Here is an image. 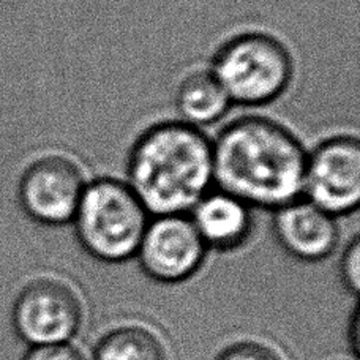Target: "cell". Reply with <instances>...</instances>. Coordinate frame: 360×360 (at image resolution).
Segmentation results:
<instances>
[{
    "instance_id": "11",
    "label": "cell",
    "mask_w": 360,
    "mask_h": 360,
    "mask_svg": "<svg viewBox=\"0 0 360 360\" xmlns=\"http://www.w3.org/2000/svg\"><path fill=\"white\" fill-rule=\"evenodd\" d=\"M233 106L220 82L210 70H196L179 82L176 90V109L179 120L199 128L221 120Z\"/></svg>"
},
{
    "instance_id": "10",
    "label": "cell",
    "mask_w": 360,
    "mask_h": 360,
    "mask_svg": "<svg viewBox=\"0 0 360 360\" xmlns=\"http://www.w3.org/2000/svg\"><path fill=\"white\" fill-rule=\"evenodd\" d=\"M207 250L233 252L253 233V209L229 193L212 188L188 214Z\"/></svg>"
},
{
    "instance_id": "16",
    "label": "cell",
    "mask_w": 360,
    "mask_h": 360,
    "mask_svg": "<svg viewBox=\"0 0 360 360\" xmlns=\"http://www.w3.org/2000/svg\"><path fill=\"white\" fill-rule=\"evenodd\" d=\"M340 360H348V359H340Z\"/></svg>"
},
{
    "instance_id": "4",
    "label": "cell",
    "mask_w": 360,
    "mask_h": 360,
    "mask_svg": "<svg viewBox=\"0 0 360 360\" xmlns=\"http://www.w3.org/2000/svg\"><path fill=\"white\" fill-rule=\"evenodd\" d=\"M209 70L233 105L259 108L285 95L294 78V60L274 35L242 32L217 49Z\"/></svg>"
},
{
    "instance_id": "14",
    "label": "cell",
    "mask_w": 360,
    "mask_h": 360,
    "mask_svg": "<svg viewBox=\"0 0 360 360\" xmlns=\"http://www.w3.org/2000/svg\"><path fill=\"white\" fill-rule=\"evenodd\" d=\"M217 360H283L278 352L258 342H242L228 346Z\"/></svg>"
},
{
    "instance_id": "3",
    "label": "cell",
    "mask_w": 360,
    "mask_h": 360,
    "mask_svg": "<svg viewBox=\"0 0 360 360\" xmlns=\"http://www.w3.org/2000/svg\"><path fill=\"white\" fill-rule=\"evenodd\" d=\"M150 214L125 180H90L72 224L81 247L103 262H124L136 256Z\"/></svg>"
},
{
    "instance_id": "12",
    "label": "cell",
    "mask_w": 360,
    "mask_h": 360,
    "mask_svg": "<svg viewBox=\"0 0 360 360\" xmlns=\"http://www.w3.org/2000/svg\"><path fill=\"white\" fill-rule=\"evenodd\" d=\"M95 360H168L165 346L149 329L124 326L108 332L96 345Z\"/></svg>"
},
{
    "instance_id": "15",
    "label": "cell",
    "mask_w": 360,
    "mask_h": 360,
    "mask_svg": "<svg viewBox=\"0 0 360 360\" xmlns=\"http://www.w3.org/2000/svg\"><path fill=\"white\" fill-rule=\"evenodd\" d=\"M22 360H86L79 349L68 343L34 346Z\"/></svg>"
},
{
    "instance_id": "7",
    "label": "cell",
    "mask_w": 360,
    "mask_h": 360,
    "mask_svg": "<svg viewBox=\"0 0 360 360\" xmlns=\"http://www.w3.org/2000/svg\"><path fill=\"white\" fill-rule=\"evenodd\" d=\"M13 323L18 335L32 348L67 343L81 327L82 304L67 283L38 278L18 295Z\"/></svg>"
},
{
    "instance_id": "5",
    "label": "cell",
    "mask_w": 360,
    "mask_h": 360,
    "mask_svg": "<svg viewBox=\"0 0 360 360\" xmlns=\"http://www.w3.org/2000/svg\"><path fill=\"white\" fill-rule=\"evenodd\" d=\"M87 184L84 171L73 158L59 153L41 155L18 177V209L43 226H65L73 221Z\"/></svg>"
},
{
    "instance_id": "6",
    "label": "cell",
    "mask_w": 360,
    "mask_h": 360,
    "mask_svg": "<svg viewBox=\"0 0 360 360\" xmlns=\"http://www.w3.org/2000/svg\"><path fill=\"white\" fill-rule=\"evenodd\" d=\"M304 198L335 218L349 215L360 202V143L337 134L307 152Z\"/></svg>"
},
{
    "instance_id": "8",
    "label": "cell",
    "mask_w": 360,
    "mask_h": 360,
    "mask_svg": "<svg viewBox=\"0 0 360 360\" xmlns=\"http://www.w3.org/2000/svg\"><path fill=\"white\" fill-rule=\"evenodd\" d=\"M207 247L188 215L152 217L141 239L136 258L150 278L179 283L202 266Z\"/></svg>"
},
{
    "instance_id": "9",
    "label": "cell",
    "mask_w": 360,
    "mask_h": 360,
    "mask_svg": "<svg viewBox=\"0 0 360 360\" xmlns=\"http://www.w3.org/2000/svg\"><path fill=\"white\" fill-rule=\"evenodd\" d=\"M274 234L286 253L305 262L329 258L340 240L337 218L305 198L274 212Z\"/></svg>"
},
{
    "instance_id": "2",
    "label": "cell",
    "mask_w": 360,
    "mask_h": 360,
    "mask_svg": "<svg viewBox=\"0 0 360 360\" xmlns=\"http://www.w3.org/2000/svg\"><path fill=\"white\" fill-rule=\"evenodd\" d=\"M125 182L150 217L188 215L214 186V147L184 122L153 124L134 139Z\"/></svg>"
},
{
    "instance_id": "13",
    "label": "cell",
    "mask_w": 360,
    "mask_h": 360,
    "mask_svg": "<svg viewBox=\"0 0 360 360\" xmlns=\"http://www.w3.org/2000/svg\"><path fill=\"white\" fill-rule=\"evenodd\" d=\"M340 276H342V281L348 292L357 295L360 286V239L357 234L352 237L342 255Z\"/></svg>"
},
{
    "instance_id": "1",
    "label": "cell",
    "mask_w": 360,
    "mask_h": 360,
    "mask_svg": "<svg viewBox=\"0 0 360 360\" xmlns=\"http://www.w3.org/2000/svg\"><path fill=\"white\" fill-rule=\"evenodd\" d=\"M214 185L252 209L275 212L304 198L307 149L280 122L243 115L212 141Z\"/></svg>"
}]
</instances>
